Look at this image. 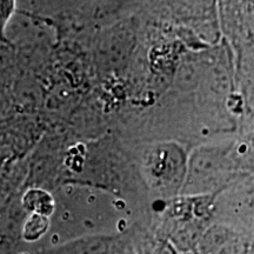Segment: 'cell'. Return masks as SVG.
Instances as JSON below:
<instances>
[{
  "label": "cell",
  "mask_w": 254,
  "mask_h": 254,
  "mask_svg": "<svg viewBox=\"0 0 254 254\" xmlns=\"http://www.w3.org/2000/svg\"><path fill=\"white\" fill-rule=\"evenodd\" d=\"M145 173L153 185H179L184 179V157L174 146H157L145 153Z\"/></svg>",
  "instance_id": "1"
},
{
  "label": "cell",
  "mask_w": 254,
  "mask_h": 254,
  "mask_svg": "<svg viewBox=\"0 0 254 254\" xmlns=\"http://www.w3.org/2000/svg\"><path fill=\"white\" fill-rule=\"evenodd\" d=\"M23 204L33 213L47 217L52 213L55 207L52 195L47 190L40 189H31L23 196Z\"/></svg>",
  "instance_id": "2"
},
{
  "label": "cell",
  "mask_w": 254,
  "mask_h": 254,
  "mask_svg": "<svg viewBox=\"0 0 254 254\" xmlns=\"http://www.w3.org/2000/svg\"><path fill=\"white\" fill-rule=\"evenodd\" d=\"M15 11V1H1L0 0V43L9 45V40L6 37V27L9 19L12 18Z\"/></svg>",
  "instance_id": "3"
},
{
  "label": "cell",
  "mask_w": 254,
  "mask_h": 254,
  "mask_svg": "<svg viewBox=\"0 0 254 254\" xmlns=\"http://www.w3.org/2000/svg\"><path fill=\"white\" fill-rule=\"evenodd\" d=\"M47 227V219L43 215L34 214L32 215L28 220L26 227H25V233H26L27 238L31 239H36V238L40 237L44 233Z\"/></svg>",
  "instance_id": "4"
}]
</instances>
